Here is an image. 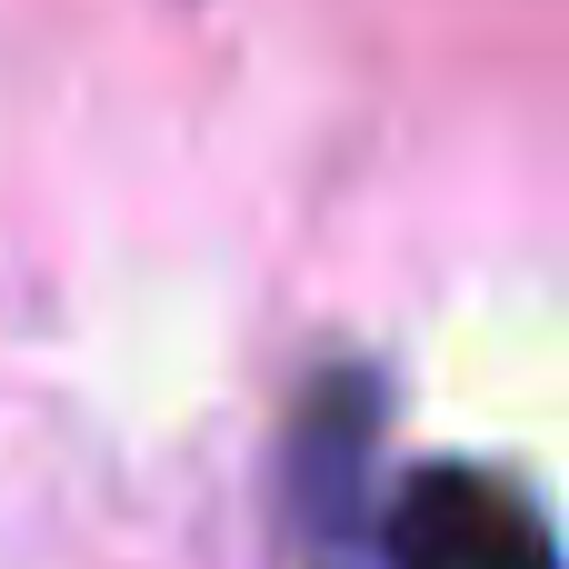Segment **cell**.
<instances>
[{"mask_svg": "<svg viewBox=\"0 0 569 569\" xmlns=\"http://www.w3.org/2000/svg\"><path fill=\"white\" fill-rule=\"evenodd\" d=\"M400 569H550V530L510 480L480 470H420L390 510Z\"/></svg>", "mask_w": 569, "mask_h": 569, "instance_id": "obj_1", "label": "cell"}]
</instances>
